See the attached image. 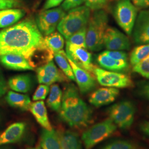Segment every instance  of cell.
I'll use <instances>...</instances> for the list:
<instances>
[{
  "instance_id": "obj_1",
  "label": "cell",
  "mask_w": 149,
  "mask_h": 149,
  "mask_svg": "<svg viewBox=\"0 0 149 149\" xmlns=\"http://www.w3.org/2000/svg\"><path fill=\"white\" fill-rule=\"evenodd\" d=\"M40 52H52L47 47L36 21L32 19L26 18L0 31V55L7 53L21 55L36 67L32 59Z\"/></svg>"
},
{
  "instance_id": "obj_2",
  "label": "cell",
  "mask_w": 149,
  "mask_h": 149,
  "mask_svg": "<svg viewBox=\"0 0 149 149\" xmlns=\"http://www.w3.org/2000/svg\"><path fill=\"white\" fill-rule=\"evenodd\" d=\"M92 111L81 98L73 84L66 86L63 95L59 116L60 119L71 127L84 128L92 120Z\"/></svg>"
},
{
  "instance_id": "obj_3",
  "label": "cell",
  "mask_w": 149,
  "mask_h": 149,
  "mask_svg": "<svg viewBox=\"0 0 149 149\" xmlns=\"http://www.w3.org/2000/svg\"><path fill=\"white\" fill-rule=\"evenodd\" d=\"M108 16L103 10L94 11L91 15L86 28L87 49L98 52L103 49V37L108 27Z\"/></svg>"
},
{
  "instance_id": "obj_4",
  "label": "cell",
  "mask_w": 149,
  "mask_h": 149,
  "mask_svg": "<svg viewBox=\"0 0 149 149\" xmlns=\"http://www.w3.org/2000/svg\"><path fill=\"white\" fill-rule=\"evenodd\" d=\"M91 16V10L85 6H80L70 10L58 26L59 33L66 39L86 27Z\"/></svg>"
},
{
  "instance_id": "obj_5",
  "label": "cell",
  "mask_w": 149,
  "mask_h": 149,
  "mask_svg": "<svg viewBox=\"0 0 149 149\" xmlns=\"http://www.w3.org/2000/svg\"><path fill=\"white\" fill-rule=\"evenodd\" d=\"M117 128V125L110 118L88 128L82 135V140L85 149H92L97 144L108 138L116 131Z\"/></svg>"
},
{
  "instance_id": "obj_6",
  "label": "cell",
  "mask_w": 149,
  "mask_h": 149,
  "mask_svg": "<svg viewBox=\"0 0 149 149\" xmlns=\"http://www.w3.org/2000/svg\"><path fill=\"white\" fill-rule=\"evenodd\" d=\"M109 118L122 130H127L133 124L136 107L133 102L122 101L113 104L108 111Z\"/></svg>"
},
{
  "instance_id": "obj_7",
  "label": "cell",
  "mask_w": 149,
  "mask_h": 149,
  "mask_svg": "<svg viewBox=\"0 0 149 149\" xmlns=\"http://www.w3.org/2000/svg\"><path fill=\"white\" fill-rule=\"evenodd\" d=\"M137 11V8L130 0H119L114 7L113 16L116 21L128 35L133 32Z\"/></svg>"
},
{
  "instance_id": "obj_8",
  "label": "cell",
  "mask_w": 149,
  "mask_h": 149,
  "mask_svg": "<svg viewBox=\"0 0 149 149\" xmlns=\"http://www.w3.org/2000/svg\"><path fill=\"white\" fill-rule=\"evenodd\" d=\"M66 13L61 7L43 10L39 12L36 17V23L42 35L47 36L55 32Z\"/></svg>"
},
{
  "instance_id": "obj_9",
  "label": "cell",
  "mask_w": 149,
  "mask_h": 149,
  "mask_svg": "<svg viewBox=\"0 0 149 149\" xmlns=\"http://www.w3.org/2000/svg\"><path fill=\"white\" fill-rule=\"evenodd\" d=\"M92 73L98 83L103 86L114 88H128L133 86L131 77L121 72L108 71L94 66Z\"/></svg>"
},
{
  "instance_id": "obj_10",
  "label": "cell",
  "mask_w": 149,
  "mask_h": 149,
  "mask_svg": "<svg viewBox=\"0 0 149 149\" xmlns=\"http://www.w3.org/2000/svg\"><path fill=\"white\" fill-rule=\"evenodd\" d=\"M38 82L40 84L52 85L55 82L68 81L69 79L60 71L53 61L50 60L37 70Z\"/></svg>"
},
{
  "instance_id": "obj_11",
  "label": "cell",
  "mask_w": 149,
  "mask_h": 149,
  "mask_svg": "<svg viewBox=\"0 0 149 149\" xmlns=\"http://www.w3.org/2000/svg\"><path fill=\"white\" fill-rule=\"evenodd\" d=\"M103 45L107 50H128L130 42L122 32L116 28L108 27L103 37Z\"/></svg>"
},
{
  "instance_id": "obj_12",
  "label": "cell",
  "mask_w": 149,
  "mask_h": 149,
  "mask_svg": "<svg viewBox=\"0 0 149 149\" xmlns=\"http://www.w3.org/2000/svg\"><path fill=\"white\" fill-rule=\"evenodd\" d=\"M70 64L73 70L75 81H76L81 93L86 94L93 90L96 86L95 77L90 72L81 68L66 55Z\"/></svg>"
},
{
  "instance_id": "obj_13",
  "label": "cell",
  "mask_w": 149,
  "mask_h": 149,
  "mask_svg": "<svg viewBox=\"0 0 149 149\" xmlns=\"http://www.w3.org/2000/svg\"><path fill=\"white\" fill-rule=\"evenodd\" d=\"M66 54L75 64L82 69L92 72V55L87 49L66 44Z\"/></svg>"
},
{
  "instance_id": "obj_14",
  "label": "cell",
  "mask_w": 149,
  "mask_h": 149,
  "mask_svg": "<svg viewBox=\"0 0 149 149\" xmlns=\"http://www.w3.org/2000/svg\"><path fill=\"white\" fill-rule=\"evenodd\" d=\"M119 93L120 91L117 88L109 87L100 88L91 94L88 101L92 106L101 107L113 103Z\"/></svg>"
},
{
  "instance_id": "obj_15",
  "label": "cell",
  "mask_w": 149,
  "mask_h": 149,
  "mask_svg": "<svg viewBox=\"0 0 149 149\" xmlns=\"http://www.w3.org/2000/svg\"><path fill=\"white\" fill-rule=\"evenodd\" d=\"M0 62L9 69L18 71L33 70L35 66L26 58L17 54L7 53L0 55Z\"/></svg>"
},
{
  "instance_id": "obj_16",
  "label": "cell",
  "mask_w": 149,
  "mask_h": 149,
  "mask_svg": "<svg viewBox=\"0 0 149 149\" xmlns=\"http://www.w3.org/2000/svg\"><path fill=\"white\" fill-rule=\"evenodd\" d=\"M26 124L24 122L15 123L0 135V145L19 141L25 133Z\"/></svg>"
},
{
  "instance_id": "obj_17",
  "label": "cell",
  "mask_w": 149,
  "mask_h": 149,
  "mask_svg": "<svg viewBox=\"0 0 149 149\" xmlns=\"http://www.w3.org/2000/svg\"><path fill=\"white\" fill-rule=\"evenodd\" d=\"M97 61L102 68L108 71L122 72L127 71L129 68L127 61L116 60L108 56L104 52L98 55Z\"/></svg>"
},
{
  "instance_id": "obj_18",
  "label": "cell",
  "mask_w": 149,
  "mask_h": 149,
  "mask_svg": "<svg viewBox=\"0 0 149 149\" xmlns=\"http://www.w3.org/2000/svg\"><path fill=\"white\" fill-rule=\"evenodd\" d=\"M29 110L32 113L37 122L44 129L48 130L53 129L48 117L47 108L43 101L31 103Z\"/></svg>"
},
{
  "instance_id": "obj_19",
  "label": "cell",
  "mask_w": 149,
  "mask_h": 149,
  "mask_svg": "<svg viewBox=\"0 0 149 149\" xmlns=\"http://www.w3.org/2000/svg\"><path fill=\"white\" fill-rule=\"evenodd\" d=\"M25 14V10L21 8L0 10V28L12 26L21 19Z\"/></svg>"
},
{
  "instance_id": "obj_20",
  "label": "cell",
  "mask_w": 149,
  "mask_h": 149,
  "mask_svg": "<svg viewBox=\"0 0 149 149\" xmlns=\"http://www.w3.org/2000/svg\"><path fill=\"white\" fill-rule=\"evenodd\" d=\"M134 42L138 45L149 44V22L139 17L133 28Z\"/></svg>"
},
{
  "instance_id": "obj_21",
  "label": "cell",
  "mask_w": 149,
  "mask_h": 149,
  "mask_svg": "<svg viewBox=\"0 0 149 149\" xmlns=\"http://www.w3.org/2000/svg\"><path fill=\"white\" fill-rule=\"evenodd\" d=\"M32 80L28 74L16 75L11 77L8 85L12 90L20 93H27L31 90L32 87Z\"/></svg>"
},
{
  "instance_id": "obj_22",
  "label": "cell",
  "mask_w": 149,
  "mask_h": 149,
  "mask_svg": "<svg viewBox=\"0 0 149 149\" xmlns=\"http://www.w3.org/2000/svg\"><path fill=\"white\" fill-rule=\"evenodd\" d=\"M6 100L10 106L23 111L29 110L31 104V99L28 95L13 91H9L7 93L6 97Z\"/></svg>"
},
{
  "instance_id": "obj_23",
  "label": "cell",
  "mask_w": 149,
  "mask_h": 149,
  "mask_svg": "<svg viewBox=\"0 0 149 149\" xmlns=\"http://www.w3.org/2000/svg\"><path fill=\"white\" fill-rule=\"evenodd\" d=\"M40 145L43 149H61L59 133L53 129L48 130L43 128L40 135Z\"/></svg>"
},
{
  "instance_id": "obj_24",
  "label": "cell",
  "mask_w": 149,
  "mask_h": 149,
  "mask_svg": "<svg viewBox=\"0 0 149 149\" xmlns=\"http://www.w3.org/2000/svg\"><path fill=\"white\" fill-rule=\"evenodd\" d=\"M59 134L61 149H82V143L77 134L70 130Z\"/></svg>"
},
{
  "instance_id": "obj_25",
  "label": "cell",
  "mask_w": 149,
  "mask_h": 149,
  "mask_svg": "<svg viewBox=\"0 0 149 149\" xmlns=\"http://www.w3.org/2000/svg\"><path fill=\"white\" fill-rule=\"evenodd\" d=\"M44 38L47 47L54 54L63 50L64 37L59 32H53Z\"/></svg>"
},
{
  "instance_id": "obj_26",
  "label": "cell",
  "mask_w": 149,
  "mask_h": 149,
  "mask_svg": "<svg viewBox=\"0 0 149 149\" xmlns=\"http://www.w3.org/2000/svg\"><path fill=\"white\" fill-rule=\"evenodd\" d=\"M63 95L62 91L59 86L56 84L52 85L47 101L48 106L54 111L59 112L61 107Z\"/></svg>"
},
{
  "instance_id": "obj_27",
  "label": "cell",
  "mask_w": 149,
  "mask_h": 149,
  "mask_svg": "<svg viewBox=\"0 0 149 149\" xmlns=\"http://www.w3.org/2000/svg\"><path fill=\"white\" fill-rule=\"evenodd\" d=\"M55 61L61 71L70 80L75 81L73 70L67 58L66 53L64 50L54 54Z\"/></svg>"
},
{
  "instance_id": "obj_28",
  "label": "cell",
  "mask_w": 149,
  "mask_h": 149,
  "mask_svg": "<svg viewBox=\"0 0 149 149\" xmlns=\"http://www.w3.org/2000/svg\"><path fill=\"white\" fill-rule=\"evenodd\" d=\"M149 55V44L139 45L132 50L130 55V62L134 66Z\"/></svg>"
},
{
  "instance_id": "obj_29",
  "label": "cell",
  "mask_w": 149,
  "mask_h": 149,
  "mask_svg": "<svg viewBox=\"0 0 149 149\" xmlns=\"http://www.w3.org/2000/svg\"><path fill=\"white\" fill-rule=\"evenodd\" d=\"M86 27L71 36L66 40L67 44H70L87 49L86 47Z\"/></svg>"
},
{
  "instance_id": "obj_30",
  "label": "cell",
  "mask_w": 149,
  "mask_h": 149,
  "mask_svg": "<svg viewBox=\"0 0 149 149\" xmlns=\"http://www.w3.org/2000/svg\"><path fill=\"white\" fill-rule=\"evenodd\" d=\"M133 143L124 139H117L109 142L101 149H136Z\"/></svg>"
},
{
  "instance_id": "obj_31",
  "label": "cell",
  "mask_w": 149,
  "mask_h": 149,
  "mask_svg": "<svg viewBox=\"0 0 149 149\" xmlns=\"http://www.w3.org/2000/svg\"><path fill=\"white\" fill-rule=\"evenodd\" d=\"M134 71L149 79V55L133 66Z\"/></svg>"
},
{
  "instance_id": "obj_32",
  "label": "cell",
  "mask_w": 149,
  "mask_h": 149,
  "mask_svg": "<svg viewBox=\"0 0 149 149\" xmlns=\"http://www.w3.org/2000/svg\"><path fill=\"white\" fill-rule=\"evenodd\" d=\"M50 91L49 86L47 85L41 84L38 86L37 89L35 91L33 96V100L34 101H43L48 96V93Z\"/></svg>"
},
{
  "instance_id": "obj_33",
  "label": "cell",
  "mask_w": 149,
  "mask_h": 149,
  "mask_svg": "<svg viewBox=\"0 0 149 149\" xmlns=\"http://www.w3.org/2000/svg\"><path fill=\"white\" fill-rule=\"evenodd\" d=\"M111 0H85V4L90 10H103Z\"/></svg>"
},
{
  "instance_id": "obj_34",
  "label": "cell",
  "mask_w": 149,
  "mask_h": 149,
  "mask_svg": "<svg viewBox=\"0 0 149 149\" xmlns=\"http://www.w3.org/2000/svg\"><path fill=\"white\" fill-rule=\"evenodd\" d=\"M24 6V0H0V10L13 8H21Z\"/></svg>"
},
{
  "instance_id": "obj_35",
  "label": "cell",
  "mask_w": 149,
  "mask_h": 149,
  "mask_svg": "<svg viewBox=\"0 0 149 149\" xmlns=\"http://www.w3.org/2000/svg\"><path fill=\"white\" fill-rule=\"evenodd\" d=\"M108 56L116 60L127 61L128 54L120 50H107L104 52Z\"/></svg>"
},
{
  "instance_id": "obj_36",
  "label": "cell",
  "mask_w": 149,
  "mask_h": 149,
  "mask_svg": "<svg viewBox=\"0 0 149 149\" xmlns=\"http://www.w3.org/2000/svg\"><path fill=\"white\" fill-rule=\"evenodd\" d=\"M137 92L141 97L149 100V81L139 82Z\"/></svg>"
},
{
  "instance_id": "obj_37",
  "label": "cell",
  "mask_w": 149,
  "mask_h": 149,
  "mask_svg": "<svg viewBox=\"0 0 149 149\" xmlns=\"http://www.w3.org/2000/svg\"><path fill=\"white\" fill-rule=\"evenodd\" d=\"M85 2V0H65L61 5V8L64 11H69L70 10L79 7Z\"/></svg>"
},
{
  "instance_id": "obj_38",
  "label": "cell",
  "mask_w": 149,
  "mask_h": 149,
  "mask_svg": "<svg viewBox=\"0 0 149 149\" xmlns=\"http://www.w3.org/2000/svg\"><path fill=\"white\" fill-rule=\"evenodd\" d=\"M65 0H46L43 6V10H48L60 5Z\"/></svg>"
},
{
  "instance_id": "obj_39",
  "label": "cell",
  "mask_w": 149,
  "mask_h": 149,
  "mask_svg": "<svg viewBox=\"0 0 149 149\" xmlns=\"http://www.w3.org/2000/svg\"><path fill=\"white\" fill-rule=\"evenodd\" d=\"M7 90V86L5 79L0 70V98L3 96Z\"/></svg>"
},
{
  "instance_id": "obj_40",
  "label": "cell",
  "mask_w": 149,
  "mask_h": 149,
  "mask_svg": "<svg viewBox=\"0 0 149 149\" xmlns=\"http://www.w3.org/2000/svg\"><path fill=\"white\" fill-rule=\"evenodd\" d=\"M133 4L138 8H146L149 7V0H132Z\"/></svg>"
},
{
  "instance_id": "obj_41",
  "label": "cell",
  "mask_w": 149,
  "mask_h": 149,
  "mask_svg": "<svg viewBox=\"0 0 149 149\" xmlns=\"http://www.w3.org/2000/svg\"><path fill=\"white\" fill-rule=\"evenodd\" d=\"M140 132L149 138V121H143L139 125Z\"/></svg>"
},
{
  "instance_id": "obj_42",
  "label": "cell",
  "mask_w": 149,
  "mask_h": 149,
  "mask_svg": "<svg viewBox=\"0 0 149 149\" xmlns=\"http://www.w3.org/2000/svg\"><path fill=\"white\" fill-rule=\"evenodd\" d=\"M138 16L149 22V9L147 10L141 11L139 13Z\"/></svg>"
},
{
  "instance_id": "obj_43",
  "label": "cell",
  "mask_w": 149,
  "mask_h": 149,
  "mask_svg": "<svg viewBox=\"0 0 149 149\" xmlns=\"http://www.w3.org/2000/svg\"><path fill=\"white\" fill-rule=\"evenodd\" d=\"M40 149L39 148H28V149Z\"/></svg>"
},
{
  "instance_id": "obj_44",
  "label": "cell",
  "mask_w": 149,
  "mask_h": 149,
  "mask_svg": "<svg viewBox=\"0 0 149 149\" xmlns=\"http://www.w3.org/2000/svg\"><path fill=\"white\" fill-rule=\"evenodd\" d=\"M147 115H148V117L149 118V109L148 110V112H147Z\"/></svg>"
}]
</instances>
